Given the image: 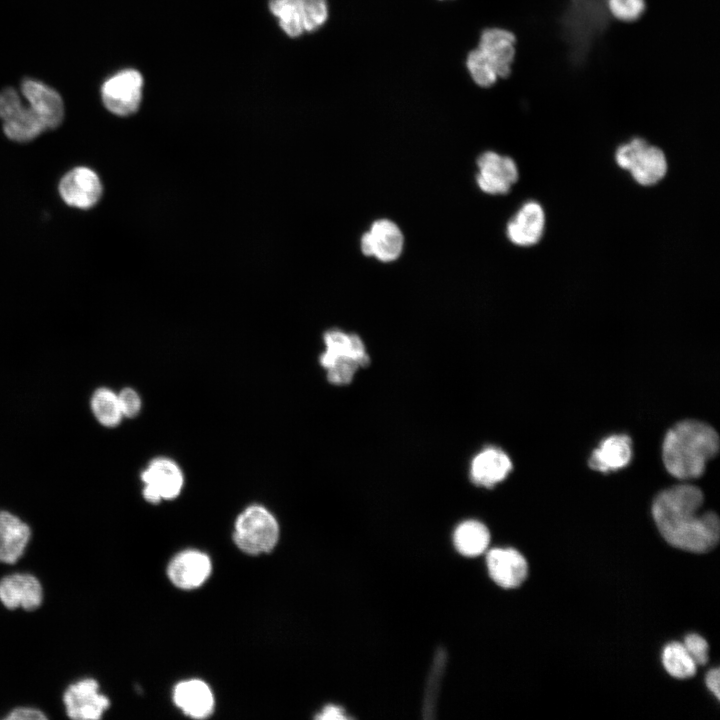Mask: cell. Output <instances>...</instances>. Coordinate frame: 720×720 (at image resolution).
Masks as SVG:
<instances>
[{"instance_id": "6da1fadb", "label": "cell", "mask_w": 720, "mask_h": 720, "mask_svg": "<svg viewBox=\"0 0 720 720\" xmlns=\"http://www.w3.org/2000/svg\"><path fill=\"white\" fill-rule=\"evenodd\" d=\"M702 491L693 485H676L661 491L652 504V516L663 538L673 547L705 553L719 541V518L714 512L700 514Z\"/></svg>"}, {"instance_id": "7a4b0ae2", "label": "cell", "mask_w": 720, "mask_h": 720, "mask_svg": "<svg viewBox=\"0 0 720 720\" xmlns=\"http://www.w3.org/2000/svg\"><path fill=\"white\" fill-rule=\"evenodd\" d=\"M718 449L719 437L713 427L698 420H684L666 433L662 458L672 476L693 479L703 474Z\"/></svg>"}, {"instance_id": "3957f363", "label": "cell", "mask_w": 720, "mask_h": 720, "mask_svg": "<svg viewBox=\"0 0 720 720\" xmlns=\"http://www.w3.org/2000/svg\"><path fill=\"white\" fill-rule=\"evenodd\" d=\"M611 22L606 0H567L558 23L569 61L574 67L586 63L594 43L608 30Z\"/></svg>"}, {"instance_id": "277c9868", "label": "cell", "mask_w": 720, "mask_h": 720, "mask_svg": "<svg viewBox=\"0 0 720 720\" xmlns=\"http://www.w3.org/2000/svg\"><path fill=\"white\" fill-rule=\"evenodd\" d=\"M325 350L320 355V364L327 371L332 384H349L360 367L368 365L370 358L364 342L354 333L331 329L323 336Z\"/></svg>"}, {"instance_id": "5b68a950", "label": "cell", "mask_w": 720, "mask_h": 720, "mask_svg": "<svg viewBox=\"0 0 720 720\" xmlns=\"http://www.w3.org/2000/svg\"><path fill=\"white\" fill-rule=\"evenodd\" d=\"M279 525L265 507L251 505L235 521L233 540L244 553L258 555L271 551L278 542Z\"/></svg>"}, {"instance_id": "8992f818", "label": "cell", "mask_w": 720, "mask_h": 720, "mask_svg": "<svg viewBox=\"0 0 720 720\" xmlns=\"http://www.w3.org/2000/svg\"><path fill=\"white\" fill-rule=\"evenodd\" d=\"M616 162L644 186L659 182L667 172L664 152L642 138H634L616 150Z\"/></svg>"}, {"instance_id": "52a82bcc", "label": "cell", "mask_w": 720, "mask_h": 720, "mask_svg": "<svg viewBox=\"0 0 720 720\" xmlns=\"http://www.w3.org/2000/svg\"><path fill=\"white\" fill-rule=\"evenodd\" d=\"M0 119L5 136L14 142H30L46 131L21 93L12 87L0 91Z\"/></svg>"}, {"instance_id": "ba28073f", "label": "cell", "mask_w": 720, "mask_h": 720, "mask_svg": "<svg viewBox=\"0 0 720 720\" xmlns=\"http://www.w3.org/2000/svg\"><path fill=\"white\" fill-rule=\"evenodd\" d=\"M269 7L290 37L319 29L328 18L327 0H271Z\"/></svg>"}, {"instance_id": "9c48e42d", "label": "cell", "mask_w": 720, "mask_h": 720, "mask_svg": "<svg viewBox=\"0 0 720 720\" xmlns=\"http://www.w3.org/2000/svg\"><path fill=\"white\" fill-rule=\"evenodd\" d=\"M61 699L66 717L72 720H100L111 705L99 682L88 676L69 683Z\"/></svg>"}, {"instance_id": "30bf717a", "label": "cell", "mask_w": 720, "mask_h": 720, "mask_svg": "<svg viewBox=\"0 0 720 720\" xmlns=\"http://www.w3.org/2000/svg\"><path fill=\"white\" fill-rule=\"evenodd\" d=\"M45 601V589L38 576L29 571H13L0 578V604L9 611L32 613Z\"/></svg>"}, {"instance_id": "8fae6325", "label": "cell", "mask_w": 720, "mask_h": 720, "mask_svg": "<svg viewBox=\"0 0 720 720\" xmlns=\"http://www.w3.org/2000/svg\"><path fill=\"white\" fill-rule=\"evenodd\" d=\"M142 88L141 74L134 69H125L105 80L101 87V98L108 111L118 116H128L138 109Z\"/></svg>"}, {"instance_id": "7c38bea8", "label": "cell", "mask_w": 720, "mask_h": 720, "mask_svg": "<svg viewBox=\"0 0 720 720\" xmlns=\"http://www.w3.org/2000/svg\"><path fill=\"white\" fill-rule=\"evenodd\" d=\"M143 497L152 504L176 498L184 484L180 467L171 459L157 457L141 473Z\"/></svg>"}, {"instance_id": "4fadbf2b", "label": "cell", "mask_w": 720, "mask_h": 720, "mask_svg": "<svg viewBox=\"0 0 720 720\" xmlns=\"http://www.w3.org/2000/svg\"><path fill=\"white\" fill-rule=\"evenodd\" d=\"M58 192L70 207L88 210L101 199L103 186L98 174L87 166H77L66 172L59 181Z\"/></svg>"}, {"instance_id": "5bb4252c", "label": "cell", "mask_w": 720, "mask_h": 720, "mask_svg": "<svg viewBox=\"0 0 720 720\" xmlns=\"http://www.w3.org/2000/svg\"><path fill=\"white\" fill-rule=\"evenodd\" d=\"M476 182L485 193L506 194L518 180V169L514 160L493 151L482 153L477 159Z\"/></svg>"}, {"instance_id": "9a60e30c", "label": "cell", "mask_w": 720, "mask_h": 720, "mask_svg": "<svg viewBox=\"0 0 720 720\" xmlns=\"http://www.w3.org/2000/svg\"><path fill=\"white\" fill-rule=\"evenodd\" d=\"M20 93L46 130L55 129L62 123L65 114L64 102L55 89L42 81L26 78L21 83Z\"/></svg>"}, {"instance_id": "2e32d148", "label": "cell", "mask_w": 720, "mask_h": 720, "mask_svg": "<svg viewBox=\"0 0 720 720\" xmlns=\"http://www.w3.org/2000/svg\"><path fill=\"white\" fill-rule=\"evenodd\" d=\"M365 256H372L381 262H392L399 258L404 246V236L399 226L389 219L372 223L360 241Z\"/></svg>"}, {"instance_id": "e0dca14e", "label": "cell", "mask_w": 720, "mask_h": 720, "mask_svg": "<svg viewBox=\"0 0 720 720\" xmlns=\"http://www.w3.org/2000/svg\"><path fill=\"white\" fill-rule=\"evenodd\" d=\"M31 526L16 514L0 510V564L16 565L32 542Z\"/></svg>"}, {"instance_id": "ac0fdd59", "label": "cell", "mask_w": 720, "mask_h": 720, "mask_svg": "<svg viewBox=\"0 0 720 720\" xmlns=\"http://www.w3.org/2000/svg\"><path fill=\"white\" fill-rule=\"evenodd\" d=\"M516 37L503 28H487L480 36L478 49L495 70L498 78H507L512 72Z\"/></svg>"}, {"instance_id": "d6986e66", "label": "cell", "mask_w": 720, "mask_h": 720, "mask_svg": "<svg viewBox=\"0 0 720 720\" xmlns=\"http://www.w3.org/2000/svg\"><path fill=\"white\" fill-rule=\"evenodd\" d=\"M211 569L209 557L191 549L178 553L170 561L167 574L176 587L190 590L201 586L208 579Z\"/></svg>"}, {"instance_id": "ffe728a7", "label": "cell", "mask_w": 720, "mask_h": 720, "mask_svg": "<svg viewBox=\"0 0 720 720\" xmlns=\"http://www.w3.org/2000/svg\"><path fill=\"white\" fill-rule=\"evenodd\" d=\"M490 577L499 586L511 589L520 586L527 577L525 558L513 548H494L487 554Z\"/></svg>"}, {"instance_id": "44dd1931", "label": "cell", "mask_w": 720, "mask_h": 720, "mask_svg": "<svg viewBox=\"0 0 720 720\" xmlns=\"http://www.w3.org/2000/svg\"><path fill=\"white\" fill-rule=\"evenodd\" d=\"M544 226L545 215L541 205L535 201H529L508 222L506 234L515 245L532 246L541 239Z\"/></svg>"}, {"instance_id": "7402d4cb", "label": "cell", "mask_w": 720, "mask_h": 720, "mask_svg": "<svg viewBox=\"0 0 720 720\" xmlns=\"http://www.w3.org/2000/svg\"><path fill=\"white\" fill-rule=\"evenodd\" d=\"M512 467L511 459L502 449L486 447L472 459L470 478L478 486L491 488L503 481Z\"/></svg>"}, {"instance_id": "603a6c76", "label": "cell", "mask_w": 720, "mask_h": 720, "mask_svg": "<svg viewBox=\"0 0 720 720\" xmlns=\"http://www.w3.org/2000/svg\"><path fill=\"white\" fill-rule=\"evenodd\" d=\"M175 705L192 718H206L214 708V697L209 686L199 679L179 682L173 690Z\"/></svg>"}, {"instance_id": "cb8c5ba5", "label": "cell", "mask_w": 720, "mask_h": 720, "mask_svg": "<svg viewBox=\"0 0 720 720\" xmlns=\"http://www.w3.org/2000/svg\"><path fill=\"white\" fill-rule=\"evenodd\" d=\"M632 457V442L625 434L611 435L592 452L588 464L596 471L611 472L624 468Z\"/></svg>"}, {"instance_id": "d4e9b609", "label": "cell", "mask_w": 720, "mask_h": 720, "mask_svg": "<svg viewBox=\"0 0 720 720\" xmlns=\"http://www.w3.org/2000/svg\"><path fill=\"white\" fill-rule=\"evenodd\" d=\"M453 539L459 553L467 557H475L487 549L490 534L483 523L467 520L457 526Z\"/></svg>"}, {"instance_id": "484cf974", "label": "cell", "mask_w": 720, "mask_h": 720, "mask_svg": "<svg viewBox=\"0 0 720 720\" xmlns=\"http://www.w3.org/2000/svg\"><path fill=\"white\" fill-rule=\"evenodd\" d=\"M662 663L665 670L672 677L687 679L692 677L697 665L691 658L683 643L672 642L664 647L662 652Z\"/></svg>"}, {"instance_id": "4316f807", "label": "cell", "mask_w": 720, "mask_h": 720, "mask_svg": "<svg viewBox=\"0 0 720 720\" xmlns=\"http://www.w3.org/2000/svg\"><path fill=\"white\" fill-rule=\"evenodd\" d=\"M91 409L96 419L104 426L114 427L122 418L118 396L112 390L102 387L91 397Z\"/></svg>"}, {"instance_id": "83f0119b", "label": "cell", "mask_w": 720, "mask_h": 720, "mask_svg": "<svg viewBox=\"0 0 720 720\" xmlns=\"http://www.w3.org/2000/svg\"><path fill=\"white\" fill-rule=\"evenodd\" d=\"M447 655L443 648L437 650L431 671L429 673L428 682L423 701V717L427 719L434 718L436 712V704L440 691L441 680L445 671Z\"/></svg>"}, {"instance_id": "f1b7e54d", "label": "cell", "mask_w": 720, "mask_h": 720, "mask_svg": "<svg viewBox=\"0 0 720 720\" xmlns=\"http://www.w3.org/2000/svg\"><path fill=\"white\" fill-rule=\"evenodd\" d=\"M466 67L473 81L480 87H491L498 79L495 70L478 48L469 52Z\"/></svg>"}, {"instance_id": "f546056e", "label": "cell", "mask_w": 720, "mask_h": 720, "mask_svg": "<svg viewBox=\"0 0 720 720\" xmlns=\"http://www.w3.org/2000/svg\"><path fill=\"white\" fill-rule=\"evenodd\" d=\"M607 10L612 19L632 23L645 13L646 0H606Z\"/></svg>"}, {"instance_id": "4dcf8cb0", "label": "cell", "mask_w": 720, "mask_h": 720, "mask_svg": "<svg viewBox=\"0 0 720 720\" xmlns=\"http://www.w3.org/2000/svg\"><path fill=\"white\" fill-rule=\"evenodd\" d=\"M683 645L696 665L707 663L709 647L703 637L698 634H689L685 637Z\"/></svg>"}, {"instance_id": "1f68e13d", "label": "cell", "mask_w": 720, "mask_h": 720, "mask_svg": "<svg viewBox=\"0 0 720 720\" xmlns=\"http://www.w3.org/2000/svg\"><path fill=\"white\" fill-rule=\"evenodd\" d=\"M117 396L123 416L134 417L139 413L141 409V398L134 389L129 387L124 388Z\"/></svg>"}, {"instance_id": "d6a6232c", "label": "cell", "mask_w": 720, "mask_h": 720, "mask_svg": "<svg viewBox=\"0 0 720 720\" xmlns=\"http://www.w3.org/2000/svg\"><path fill=\"white\" fill-rule=\"evenodd\" d=\"M1 718L3 720H46L48 715L38 707L20 705L9 709Z\"/></svg>"}, {"instance_id": "836d02e7", "label": "cell", "mask_w": 720, "mask_h": 720, "mask_svg": "<svg viewBox=\"0 0 720 720\" xmlns=\"http://www.w3.org/2000/svg\"><path fill=\"white\" fill-rule=\"evenodd\" d=\"M317 719H347L344 710L336 705H327L324 709L316 716Z\"/></svg>"}, {"instance_id": "e575fe53", "label": "cell", "mask_w": 720, "mask_h": 720, "mask_svg": "<svg viewBox=\"0 0 720 720\" xmlns=\"http://www.w3.org/2000/svg\"><path fill=\"white\" fill-rule=\"evenodd\" d=\"M720 672L719 669L715 668L708 672L706 675V686L708 689L714 694V696L719 699L720 696V688H719V676Z\"/></svg>"}]
</instances>
